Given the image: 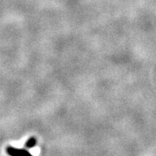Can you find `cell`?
<instances>
[{"label": "cell", "instance_id": "cell-2", "mask_svg": "<svg viewBox=\"0 0 156 156\" xmlns=\"http://www.w3.org/2000/svg\"><path fill=\"white\" fill-rule=\"evenodd\" d=\"M36 143H37V140H36V138L32 137V138L29 139L25 142V147H28V148H31V147H33L34 146L36 145Z\"/></svg>", "mask_w": 156, "mask_h": 156}, {"label": "cell", "instance_id": "cell-1", "mask_svg": "<svg viewBox=\"0 0 156 156\" xmlns=\"http://www.w3.org/2000/svg\"><path fill=\"white\" fill-rule=\"evenodd\" d=\"M6 152L10 156H32L28 151L24 149H17L12 147H8L6 148Z\"/></svg>", "mask_w": 156, "mask_h": 156}]
</instances>
